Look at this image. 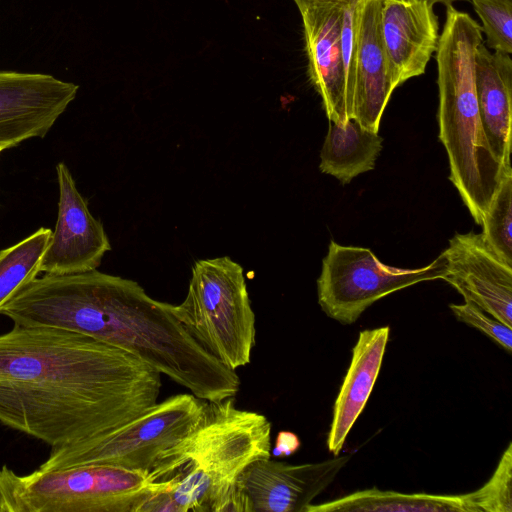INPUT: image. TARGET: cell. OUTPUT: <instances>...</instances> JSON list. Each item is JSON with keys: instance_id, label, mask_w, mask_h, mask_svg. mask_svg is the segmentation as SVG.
Listing matches in <instances>:
<instances>
[{"instance_id": "obj_1", "label": "cell", "mask_w": 512, "mask_h": 512, "mask_svg": "<svg viewBox=\"0 0 512 512\" xmlns=\"http://www.w3.org/2000/svg\"><path fill=\"white\" fill-rule=\"evenodd\" d=\"M160 389L159 371L89 336L17 324L0 334V423L51 448L118 429Z\"/></svg>"}, {"instance_id": "obj_2", "label": "cell", "mask_w": 512, "mask_h": 512, "mask_svg": "<svg viewBox=\"0 0 512 512\" xmlns=\"http://www.w3.org/2000/svg\"><path fill=\"white\" fill-rule=\"evenodd\" d=\"M136 281L97 269L44 274L19 288L0 308L13 324L80 333L128 351L196 397H235L236 371L207 352L172 313Z\"/></svg>"}, {"instance_id": "obj_3", "label": "cell", "mask_w": 512, "mask_h": 512, "mask_svg": "<svg viewBox=\"0 0 512 512\" xmlns=\"http://www.w3.org/2000/svg\"><path fill=\"white\" fill-rule=\"evenodd\" d=\"M271 429L266 416L237 408L234 397L206 401L194 429L148 472L165 490L139 512H244L238 480L251 463L270 458Z\"/></svg>"}, {"instance_id": "obj_4", "label": "cell", "mask_w": 512, "mask_h": 512, "mask_svg": "<svg viewBox=\"0 0 512 512\" xmlns=\"http://www.w3.org/2000/svg\"><path fill=\"white\" fill-rule=\"evenodd\" d=\"M481 43L478 22L467 12L447 6L435 52L439 139L448 155L449 179L479 225L503 168L490 149L479 114L475 54Z\"/></svg>"}, {"instance_id": "obj_5", "label": "cell", "mask_w": 512, "mask_h": 512, "mask_svg": "<svg viewBox=\"0 0 512 512\" xmlns=\"http://www.w3.org/2000/svg\"><path fill=\"white\" fill-rule=\"evenodd\" d=\"M164 485L146 472L88 464L19 475L0 469V512H139Z\"/></svg>"}, {"instance_id": "obj_6", "label": "cell", "mask_w": 512, "mask_h": 512, "mask_svg": "<svg viewBox=\"0 0 512 512\" xmlns=\"http://www.w3.org/2000/svg\"><path fill=\"white\" fill-rule=\"evenodd\" d=\"M172 313L188 333L227 368L251 361L255 314L242 266L228 256L194 263L188 291Z\"/></svg>"}, {"instance_id": "obj_7", "label": "cell", "mask_w": 512, "mask_h": 512, "mask_svg": "<svg viewBox=\"0 0 512 512\" xmlns=\"http://www.w3.org/2000/svg\"><path fill=\"white\" fill-rule=\"evenodd\" d=\"M205 404L192 393L170 396L106 435L52 448L39 468L103 464L148 473L165 451L194 429Z\"/></svg>"}, {"instance_id": "obj_8", "label": "cell", "mask_w": 512, "mask_h": 512, "mask_svg": "<svg viewBox=\"0 0 512 512\" xmlns=\"http://www.w3.org/2000/svg\"><path fill=\"white\" fill-rule=\"evenodd\" d=\"M445 275L442 254L427 266L404 269L383 264L369 248L344 246L332 240L317 280L318 303L328 317L349 325L379 299Z\"/></svg>"}, {"instance_id": "obj_9", "label": "cell", "mask_w": 512, "mask_h": 512, "mask_svg": "<svg viewBox=\"0 0 512 512\" xmlns=\"http://www.w3.org/2000/svg\"><path fill=\"white\" fill-rule=\"evenodd\" d=\"M78 90L51 74L0 70V148L44 138Z\"/></svg>"}, {"instance_id": "obj_10", "label": "cell", "mask_w": 512, "mask_h": 512, "mask_svg": "<svg viewBox=\"0 0 512 512\" xmlns=\"http://www.w3.org/2000/svg\"><path fill=\"white\" fill-rule=\"evenodd\" d=\"M59 188L55 229L43 255L40 271L68 275L97 269L111 250L101 221L91 214L64 162L56 165Z\"/></svg>"}, {"instance_id": "obj_11", "label": "cell", "mask_w": 512, "mask_h": 512, "mask_svg": "<svg viewBox=\"0 0 512 512\" xmlns=\"http://www.w3.org/2000/svg\"><path fill=\"white\" fill-rule=\"evenodd\" d=\"M349 459L346 455L299 465L256 460L238 480L244 512H305Z\"/></svg>"}, {"instance_id": "obj_12", "label": "cell", "mask_w": 512, "mask_h": 512, "mask_svg": "<svg viewBox=\"0 0 512 512\" xmlns=\"http://www.w3.org/2000/svg\"><path fill=\"white\" fill-rule=\"evenodd\" d=\"M443 280L485 313L512 327V265L487 244L482 233H456L442 253Z\"/></svg>"}, {"instance_id": "obj_13", "label": "cell", "mask_w": 512, "mask_h": 512, "mask_svg": "<svg viewBox=\"0 0 512 512\" xmlns=\"http://www.w3.org/2000/svg\"><path fill=\"white\" fill-rule=\"evenodd\" d=\"M345 4L323 0L299 10L310 82L322 99L329 122L338 124L352 117L346 100L341 53Z\"/></svg>"}, {"instance_id": "obj_14", "label": "cell", "mask_w": 512, "mask_h": 512, "mask_svg": "<svg viewBox=\"0 0 512 512\" xmlns=\"http://www.w3.org/2000/svg\"><path fill=\"white\" fill-rule=\"evenodd\" d=\"M430 0H382L380 28L393 90L425 73L439 42V20Z\"/></svg>"}, {"instance_id": "obj_15", "label": "cell", "mask_w": 512, "mask_h": 512, "mask_svg": "<svg viewBox=\"0 0 512 512\" xmlns=\"http://www.w3.org/2000/svg\"><path fill=\"white\" fill-rule=\"evenodd\" d=\"M382 0H357L356 68L353 118L361 126L378 132L386 105L393 93L382 41Z\"/></svg>"}, {"instance_id": "obj_16", "label": "cell", "mask_w": 512, "mask_h": 512, "mask_svg": "<svg viewBox=\"0 0 512 512\" xmlns=\"http://www.w3.org/2000/svg\"><path fill=\"white\" fill-rule=\"evenodd\" d=\"M389 334L388 326L359 333L352 349L350 365L333 406L327 447L335 456L342 450L348 433L370 397L380 372Z\"/></svg>"}, {"instance_id": "obj_17", "label": "cell", "mask_w": 512, "mask_h": 512, "mask_svg": "<svg viewBox=\"0 0 512 512\" xmlns=\"http://www.w3.org/2000/svg\"><path fill=\"white\" fill-rule=\"evenodd\" d=\"M475 85L480 119L490 149L504 165L510 161L512 59L481 43L475 54Z\"/></svg>"}, {"instance_id": "obj_18", "label": "cell", "mask_w": 512, "mask_h": 512, "mask_svg": "<svg viewBox=\"0 0 512 512\" xmlns=\"http://www.w3.org/2000/svg\"><path fill=\"white\" fill-rule=\"evenodd\" d=\"M382 142L378 132L364 128L353 117L342 124L330 122L319 169L348 184L357 175L375 168Z\"/></svg>"}, {"instance_id": "obj_19", "label": "cell", "mask_w": 512, "mask_h": 512, "mask_svg": "<svg viewBox=\"0 0 512 512\" xmlns=\"http://www.w3.org/2000/svg\"><path fill=\"white\" fill-rule=\"evenodd\" d=\"M468 512L462 495L406 494L377 488L357 491L305 512Z\"/></svg>"}, {"instance_id": "obj_20", "label": "cell", "mask_w": 512, "mask_h": 512, "mask_svg": "<svg viewBox=\"0 0 512 512\" xmlns=\"http://www.w3.org/2000/svg\"><path fill=\"white\" fill-rule=\"evenodd\" d=\"M52 230L40 227L20 242L0 251V308L22 286L38 277Z\"/></svg>"}, {"instance_id": "obj_21", "label": "cell", "mask_w": 512, "mask_h": 512, "mask_svg": "<svg viewBox=\"0 0 512 512\" xmlns=\"http://www.w3.org/2000/svg\"><path fill=\"white\" fill-rule=\"evenodd\" d=\"M482 235L490 248L512 265V169L503 165L499 184L484 214Z\"/></svg>"}, {"instance_id": "obj_22", "label": "cell", "mask_w": 512, "mask_h": 512, "mask_svg": "<svg viewBox=\"0 0 512 512\" xmlns=\"http://www.w3.org/2000/svg\"><path fill=\"white\" fill-rule=\"evenodd\" d=\"M468 512H512V444L492 477L478 490L463 494Z\"/></svg>"}, {"instance_id": "obj_23", "label": "cell", "mask_w": 512, "mask_h": 512, "mask_svg": "<svg viewBox=\"0 0 512 512\" xmlns=\"http://www.w3.org/2000/svg\"><path fill=\"white\" fill-rule=\"evenodd\" d=\"M488 49L512 54V0H471Z\"/></svg>"}, {"instance_id": "obj_24", "label": "cell", "mask_w": 512, "mask_h": 512, "mask_svg": "<svg viewBox=\"0 0 512 512\" xmlns=\"http://www.w3.org/2000/svg\"><path fill=\"white\" fill-rule=\"evenodd\" d=\"M449 307L459 321L481 331L508 353L512 351V327L493 318L467 300L463 304H450Z\"/></svg>"}, {"instance_id": "obj_25", "label": "cell", "mask_w": 512, "mask_h": 512, "mask_svg": "<svg viewBox=\"0 0 512 512\" xmlns=\"http://www.w3.org/2000/svg\"><path fill=\"white\" fill-rule=\"evenodd\" d=\"M356 3L357 0H351L345 4L341 28V53L344 70L345 92L347 105L352 116L354 107L356 68Z\"/></svg>"}, {"instance_id": "obj_26", "label": "cell", "mask_w": 512, "mask_h": 512, "mask_svg": "<svg viewBox=\"0 0 512 512\" xmlns=\"http://www.w3.org/2000/svg\"><path fill=\"white\" fill-rule=\"evenodd\" d=\"M300 445L298 437L288 431H280L276 437L275 446L271 450L273 456H289L294 453Z\"/></svg>"}, {"instance_id": "obj_27", "label": "cell", "mask_w": 512, "mask_h": 512, "mask_svg": "<svg viewBox=\"0 0 512 512\" xmlns=\"http://www.w3.org/2000/svg\"><path fill=\"white\" fill-rule=\"evenodd\" d=\"M294 3L296 4L298 10L302 9L303 7L311 4V3H314V2H317V1H323V0H293ZM330 1H339V2H343V3H348L350 2L351 0H330Z\"/></svg>"}, {"instance_id": "obj_28", "label": "cell", "mask_w": 512, "mask_h": 512, "mask_svg": "<svg viewBox=\"0 0 512 512\" xmlns=\"http://www.w3.org/2000/svg\"><path fill=\"white\" fill-rule=\"evenodd\" d=\"M430 1L433 4L440 3V4H443V5H445L447 7V6L453 5L454 2L465 1V0H430Z\"/></svg>"}, {"instance_id": "obj_29", "label": "cell", "mask_w": 512, "mask_h": 512, "mask_svg": "<svg viewBox=\"0 0 512 512\" xmlns=\"http://www.w3.org/2000/svg\"><path fill=\"white\" fill-rule=\"evenodd\" d=\"M2 151H3V149H2V148H0V154H1V152H2Z\"/></svg>"}]
</instances>
